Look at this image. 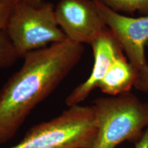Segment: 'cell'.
<instances>
[{"label":"cell","instance_id":"obj_3","mask_svg":"<svg viewBox=\"0 0 148 148\" xmlns=\"http://www.w3.org/2000/svg\"><path fill=\"white\" fill-rule=\"evenodd\" d=\"M96 135L92 107L78 104L33 125L22 140L9 148H92Z\"/></svg>","mask_w":148,"mask_h":148},{"label":"cell","instance_id":"obj_13","mask_svg":"<svg viewBox=\"0 0 148 148\" xmlns=\"http://www.w3.org/2000/svg\"><path fill=\"white\" fill-rule=\"evenodd\" d=\"M134 148H148V128L142 135L141 138L134 143Z\"/></svg>","mask_w":148,"mask_h":148},{"label":"cell","instance_id":"obj_10","mask_svg":"<svg viewBox=\"0 0 148 148\" xmlns=\"http://www.w3.org/2000/svg\"><path fill=\"white\" fill-rule=\"evenodd\" d=\"M18 58L4 29H0V69L12 66Z\"/></svg>","mask_w":148,"mask_h":148},{"label":"cell","instance_id":"obj_5","mask_svg":"<svg viewBox=\"0 0 148 148\" xmlns=\"http://www.w3.org/2000/svg\"><path fill=\"white\" fill-rule=\"evenodd\" d=\"M98 12L137 70L147 64L145 49L148 44V15L132 17L108 8L101 0H92Z\"/></svg>","mask_w":148,"mask_h":148},{"label":"cell","instance_id":"obj_11","mask_svg":"<svg viewBox=\"0 0 148 148\" xmlns=\"http://www.w3.org/2000/svg\"><path fill=\"white\" fill-rule=\"evenodd\" d=\"M15 3L0 1V29H5Z\"/></svg>","mask_w":148,"mask_h":148},{"label":"cell","instance_id":"obj_12","mask_svg":"<svg viewBox=\"0 0 148 148\" xmlns=\"http://www.w3.org/2000/svg\"><path fill=\"white\" fill-rule=\"evenodd\" d=\"M140 91L148 92V64L138 70V75L135 82L134 86Z\"/></svg>","mask_w":148,"mask_h":148},{"label":"cell","instance_id":"obj_2","mask_svg":"<svg viewBox=\"0 0 148 148\" xmlns=\"http://www.w3.org/2000/svg\"><path fill=\"white\" fill-rule=\"evenodd\" d=\"M91 106L97 125L92 148H116L125 141L135 143L148 128V102L130 92L97 98Z\"/></svg>","mask_w":148,"mask_h":148},{"label":"cell","instance_id":"obj_15","mask_svg":"<svg viewBox=\"0 0 148 148\" xmlns=\"http://www.w3.org/2000/svg\"><path fill=\"white\" fill-rule=\"evenodd\" d=\"M1 1H8V2H11L13 3H16L18 2V0H0Z\"/></svg>","mask_w":148,"mask_h":148},{"label":"cell","instance_id":"obj_6","mask_svg":"<svg viewBox=\"0 0 148 148\" xmlns=\"http://www.w3.org/2000/svg\"><path fill=\"white\" fill-rule=\"evenodd\" d=\"M54 12L66 38L75 43L91 45L108 28L92 0H60Z\"/></svg>","mask_w":148,"mask_h":148},{"label":"cell","instance_id":"obj_1","mask_svg":"<svg viewBox=\"0 0 148 148\" xmlns=\"http://www.w3.org/2000/svg\"><path fill=\"white\" fill-rule=\"evenodd\" d=\"M84 46L66 39L24 57L0 90V144L12 139L29 114L49 97L82 58Z\"/></svg>","mask_w":148,"mask_h":148},{"label":"cell","instance_id":"obj_4","mask_svg":"<svg viewBox=\"0 0 148 148\" xmlns=\"http://www.w3.org/2000/svg\"><path fill=\"white\" fill-rule=\"evenodd\" d=\"M51 3L32 5L16 3L5 31L18 58L67 39L57 23Z\"/></svg>","mask_w":148,"mask_h":148},{"label":"cell","instance_id":"obj_7","mask_svg":"<svg viewBox=\"0 0 148 148\" xmlns=\"http://www.w3.org/2000/svg\"><path fill=\"white\" fill-rule=\"evenodd\" d=\"M94 63L90 75L79 84L66 98L68 107L80 104L99 84L114 60L123 53L121 46L108 28L91 44Z\"/></svg>","mask_w":148,"mask_h":148},{"label":"cell","instance_id":"obj_8","mask_svg":"<svg viewBox=\"0 0 148 148\" xmlns=\"http://www.w3.org/2000/svg\"><path fill=\"white\" fill-rule=\"evenodd\" d=\"M138 75V70L122 53L116 57L98 88L108 96L121 95L130 92Z\"/></svg>","mask_w":148,"mask_h":148},{"label":"cell","instance_id":"obj_9","mask_svg":"<svg viewBox=\"0 0 148 148\" xmlns=\"http://www.w3.org/2000/svg\"><path fill=\"white\" fill-rule=\"evenodd\" d=\"M108 8L117 12H148V0H101Z\"/></svg>","mask_w":148,"mask_h":148},{"label":"cell","instance_id":"obj_14","mask_svg":"<svg viewBox=\"0 0 148 148\" xmlns=\"http://www.w3.org/2000/svg\"><path fill=\"white\" fill-rule=\"evenodd\" d=\"M18 2L38 6V5H41L43 3V0H18Z\"/></svg>","mask_w":148,"mask_h":148}]
</instances>
